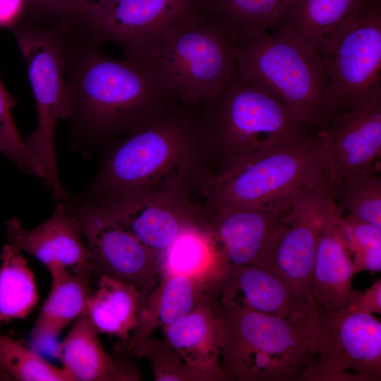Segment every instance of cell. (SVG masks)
I'll list each match as a JSON object with an SVG mask.
<instances>
[{
    "label": "cell",
    "instance_id": "obj_1",
    "mask_svg": "<svg viewBox=\"0 0 381 381\" xmlns=\"http://www.w3.org/2000/svg\"><path fill=\"white\" fill-rule=\"evenodd\" d=\"M69 23L63 48L68 116L75 147H96L155 122L181 102L140 64L105 55Z\"/></svg>",
    "mask_w": 381,
    "mask_h": 381
},
{
    "label": "cell",
    "instance_id": "obj_2",
    "mask_svg": "<svg viewBox=\"0 0 381 381\" xmlns=\"http://www.w3.org/2000/svg\"><path fill=\"white\" fill-rule=\"evenodd\" d=\"M101 147L99 173L82 198L177 193L193 198L212 176L199 107L180 102L150 125Z\"/></svg>",
    "mask_w": 381,
    "mask_h": 381
},
{
    "label": "cell",
    "instance_id": "obj_3",
    "mask_svg": "<svg viewBox=\"0 0 381 381\" xmlns=\"http://www.w3.org/2000/svg\"><path fill=\"white\" fill-rule=\"evenodd\" d=\"M184 104L198 107L237 72L236 47L203 3L123 51Z\"/></svg>",
    "mask_w": 381,
    "mask_h": 381
},
{
    "label": "cell",
    "instance_id": "obj_4",
    "mask_svg": "<svg viewBox=\"0 0 381 381\" xmlns=\"http://www.w3.org/2000/svg\"><path fill=\"white\" fill-rule=\"evenodd\" d=\"M198 107L213 176L307 139L320 130L237 72L214 97Z\"/></svg>",
    "mask_w": 381,
    "mask_h": 381
},
{
    "label": "cell",
    "instance_id": "obj_5",
    "mask_svg": "<svg viewBox=\"0 0 381 381\" xmlns=\"http://www.w3.org/2000/svg\"><path fill=\"white\" fill-rule=\"evenodd\" d=\"M205 297L219 326L222 381H301L315 353L313 318H282Z\"/></svg>",
    "mask_w": 381,
    "mask_h": 381
},
{
    "label": "cell",
    "instance_id": "obj_6",
    "mask_svg": "<svg viewBox=\"0 0 381 381\" xmlns=\"http://www.w3.org/2000/svg\"><path fill=\"white\" fill-rule=\"evenodd\" d=\"M237 73L270 92L303 121L325 128L332 111L318 52L289 29L276 26L236 48Z\"/></svg>",
    "mask_w": 381,
    "mask_h": 381
},
{
    "label": "cell",
    "instance_id": "obj_7",
    "mask_svg": "<svg viewBox=\"0 0 381 381\" xmlns=\"http://www.w3.org/2000/svg\"><path fill=\"white\" fill-rule=\"evenodd\" d=\"M321 130L307 139L212 176L202 188V205L246 209L289 207L304 188L327 171Z\"/></svg>",
    "mask_w": 381,
    "mask_h": 381
},
{
    "label": "cell",
    "instance_id": "obj_8",
    "mask_svg": "<svg viewBox=\"0 0 381 381\" xmlns=\"http://www.w3.org/2000/svg\"><path fill=\"white\" fill-rule=\"evenodd\" d=\"M68 24L27 22L11 30L26 63L37 107V126L25 143L43 166L44 184L56 202L68 197L58 172L54 141L58 120L68 116L63 58Z\"/></svg>",
    "mask_w": 381,
    "mask_h": 381
},
{
    "label": "cell",
    "instance_id": "obj_9",
    "mask_svg": "<svg viewBox=\"0 0 381 381\" xmlns=\"http://www.w3.org/2000/svg\"><path fill=\"white\" fill-rule=\"evenodd\" d=\"M314 358L301 381H380L381 323L346 306H314Z\"/></svg>",
    "mask_w": 381,
    "mask_h": 381
},
{
    "label": "cell",
    "instance_id": "obj_10",
    "mask_svg": "<svg viewBox=\"0 0 381 381\" xmlns=\"http://www.w3.org/2000/svg\"><path fill=\"white\" fill-rule=\"evenodd\" d=\"M318 54L328 80L332 118L381 97V0H370Z\"/></svg>",
    "mask_w": 381,
    "mask_h": 381
},
{
    "label": "cell",
    "instance_id": "obj_11",
    "mask_svg": "<svg viewBox=\"0 0 381 381\" xmlns=\"http://www.w3.org/2000/svg\"><path fill=\"white\" fill-rule=\"evenodd\" d=\"M78 219L90 251L94 274L105 275L149 293L162 276V256L143 244L92 202L66 200Z\"/></svg>",
    "mask_w": 381,
    "mask_h": 381
},
{
    "label": "cell",
    "instance_id": "obj_12",
    "mask_svg": "<svg viewBox=\"0 0 381 381\" xmlns=\"http://www.w3.org/2000/svg\"><path fill=\"white\" fill-rule=\"evenodd\" d=\"M101 207L143 244L162 255L186 230L202 226V206L177 193H123L83 198Z\"/></svg>",
    "mask_w": 381,
    "mask_h": 381
},
{
    "label": "cell",
    "instance_id": "obj_13",
    "mask_svg": "<svg viewBox=\"0 0 381 381\" xmlns=\"http://www.w3.org/2000/svg\"><path fill=\"white\" fill-rule=\"evenodd\" d=\"M333 199L326 171L304 188L291 205L286 226L268 265L313 305L310 296L313 269L320 234Z\"/></svg>",
    "mask_w": 381,
    "mask_h": 381
},
{
    "label": "cell",
    "instance_id": "obj_14",
    "mask_svg": "<svg viewBox=\"0 0 381 381\" xmlns=\"http://www.w3.org/2000/svg\"><path fill=\"white\" fill-rule=\"evenodd\" d=\"M201 205L203 225L216 240L224 270L269 265L286 226L291 205L280 209Z\"/></svg>",
    "mask_w": 381,
    "mask_h": 381
},
{
    "label": "cell",
    "instance_id": "obj_15",
    "mask_svg": "<svg viewBox=\"0 0 381 381\" xmlns=\"http://www.w3.org/2000/svg\"><path fill=\"white\" fill-rule=\"evenodd\" d=\"M212 298L224 304L286 318H313L314 306L266 265L226 269L207 284Z\"/></svg>",
    "mask_w": 381,
    "mask_h": 381
},
{
    "label": "cell",
    "instance_id": "obj_16",
    "mask_svg": "<svg viewBox=\"0 0 381 381\" xmlns=\"http://www.w3.org/2000/svg\"><path fill=\"white\" fill-rule=\"evenodd\" d=\"M321 131L332 182L380 169L381 97L334 115Z\"/></svg>",
    "mask_w": 381,
    "mask_h": 381
},
{
    "label": "cell",
    "instance_id": "obj_17",
    "mask_svg": "<svg viewBox=\"0 0 381 381\" xmlns=\"http://www.w3.org/2000/svg\"><path fill=\"white\" fill-rule=\"evenodd\" d=\"M202 2V0H120L99 17L78 25L96 43L114 42L121 45L125 51L190 13Z\"/></svg>",
    "mask_w": 381,
    "mask_h": 381
},
{
    "label": "cell",
    "instance_id": "obj_18",
    "mask_svg": "<svg viewBox=\"0 0 381 381\" xmlns=\"http://www.w3.org/2000/svg\"><path fill=\"white\" fill-rule=\"evenodd\" d=\"M6 231L12 248L32 255L47 267L92 268L80 225L64 201L57 202L52 214L37 227L25 229L14 217L6 223Z\"/></svg>",
    "mask_w": 381,
    "mask_h": 381
},
{
    "label": "cell",
    "instance_id": "obj_19",
    "mask_svg": "<svg viewBox=\"0 0 381 381\" xmlns=\"http://www.w3.org/2000/svg\"><path fill=\"white\" fill-rule=\"evenodd\" d=\"M341 218V213L332 199L325 217L315 256L310 284L314 306H346L355 292L352 279L356 273Z\"/></svg>",
    "mask_w": 381,
    "mask_h": 381
},
{
    "label": "cell",
    "instance_id": "obj_20",
    "mask_svg": "<svg viewBox=\"0 0 381 381\" xmlns=\"http://www.w3.org/2000/svg\"><path fill=\"white\" fill-rule=\"evenodd\" d=\"M85 313L73 322L56 349V356L73 381H140L138 370L113 358L104 349Z\"/></svg>",
    "mask_w": 381,
    "mask_h": 381
},
{
    "label": "cell",
    "instance_id": "obj_21",
    "mask_svg": "<svg viewBox=\"0 0 381 381\" xmlns=\"http://www.w3.org/2000/svg\"><path fill=\"white\" fill-rule=\"evenodd\" d=\"M369 1L284 0L276 26L287 28L318 52L342 34Z\"/></svg>",
    "mask_w": 381,
    "mask_h": 381
},
{
    "label": "cell",
    "instance_id": "obj_22",
    "mask_svg": "<svg viewBox=\"0 0 381 381\" xmlns=\"http://www.w3.org/2000/svg\"><path fill=\"white\" fill-rule=\"evenodd\" d=\"M52 289L30 334L35 346L53 343L63 329L85 313L94 275L91 267H47Z\"/></svg>",
    "mask_w": 381,
    "mask_h": 381
},
{
    "label": "cell",
    "instance_id": "obj_23",
    "mask_svg": "<svg viewBox=\"0 0 381 381\" xmlns=\"http://www.w3.org/2000/svg\"><path fill=\"white\" fill-rule=\"evenodd\" d=\"M209 282L179 274H162L157 285L143 295L137 326L123 344L152 336L190 312L200 301Z\"/></svg>",
    "mask_w": 381,
    "mask_h": 381
},
{
    "label": "cell",
    "instance_id": "obj_24",
    "mask_svg": "<svg viewBox=\"0 0 381 381\" xmlns=\"http://www.w3.org/2000/svg\"><path fill=\"white\" fill-rule=\"evenodd\" d=\"M162 330L164 339L186 363L204 373L211 381H222L219 326L205 293L190 312Z\"/></svg>",
    "mask_w": 381,
    "mask_h": 381
},
{
    "label": "cell",
    "instance_id": "obj_25",
    "mask_svg": "<svg viewBox=\"0 0 381 381\" xmlns=\"http://www.w3.org/2000/svg\"><path fill=\"white\" fill-rule=\"evenodd\" d=\"M87 298L85 314L98 332L128 339L137 326L143 295L133 285L105 276Z\"/></svg>",
    "mask_w": 381,
    "mask_h": 381
},
{
    "label": "cell",
    "instance_id": "obj_26",
    "mask_svg": "<svg viewBox=\"0 0 381 381\" xmlns=\"http://www.w3.org/2000/svg\"><path fill=\"white\" fill-rule=\"evenodd\" d=\"M224 270L216 240L204 226L183 231L162 255V274L210 282Z\"/></svg>",
    "mask_w": 381,
    "mask_h": 381
},
{
    "label": "cell",
    "instance_id": "obj_27",
    "mask_svg": "<svg viewBox=\"0 0 381 381\" xmlns=\"http://www.w3.org/2000/svg\"><path fill=\"white\" fill-rule=\"evenodd\" d=\"M284 0H209L206 9L216 18L236 48L273 29Z\"/></svg>",
    "mask_w": 381,
    "mask_h": 381
},
{
    "label": "cell",
    "instance_id": "obj_28",
    "mask_svg": "<svg viewBox=\"0 0 381 381\" xmlns=\"http://www.w3.org/2000/svg\"><path fill=\"white\" fill-rule=\"evenodd\" d=\"M8 243L0 254V325L25 318L39 299L35 275L26 259Z\"/></svg>",
    "mask_w": 381,
    "mask_h": 381
},
{
    "label": "cell",
    "instance_id": "obj_29",
    "mask_svg": "<svg viewBox=\"0 0 381 381\" xmlns=\"http://www.w3.org/2000/svg\"><path fill=\"white\" fill-rule=\"evenodd\" d=\"M332 188L334 203L342 214L381 228L380 169L342 177L332 182Z\"/></svg>",
    "mask_w": 381,
    "mask_h": 381
},
{
    "label": "cell",
    "instance_id": "obj_30",
    "mask_svg": "<svg viewBox=\"0 0 381 381\" xmlns=\"http://www.w3.org/2000/svg\"><path fill=\"white\" fill-rule=\"evenodd\" d=\"M0 380L73 381L64 368L49 363L21 341L1 332Z\"/></svg>",
    "mask_w": 381,
    "mask_h": 381
},
{
    "label": "cell",
    "instance_id": "obj_31",
    "mask_svg": "<svg viewBox=\"0 0 381 381\" xmlns=\"http://www.w3.org/2000/svg\"><path fill=\"white\" fill-rule=\"evenodd\" d=\"M123 344L134 357L150 363L155 381H211L204 373L186 363L164 339L150 336Z\"/></svg>",
    "mask_w": 381,
    "mask_h": 381
},
{
    "label": "cell",
    "instance_id": "obj_32",
    "mask_svg": "<svg viewBox=\"0 0 381 381\" xmlns=\"http://www.w3.org/2000/svg\"><path fill=\"white\" fill-rule=\"evenodd\" d=\"M17 99L6 90L0 77V153L25 174L44 179L43 166L21 138L11 115Z\"/></svg>",
    "mask_w": 381,
    "mask_h": 381
},
{
    "label": "cell",
    "instance_id": "obj_33",
    "mask_svg": "<svg viewBox=\"0 0 381 381\" xmlns=\"http://www.w3.org/2000/svg\"><path fill=\"white\" fill-rule=\"evenodd\" d=\"M341 226L355 273L381 270V228L341 214Z\"/></svg>",
    "mask_w": 381,
    "mask_h": 381
},
{
    "label": "cell",
    "instance_id": "obj_34",
    "mask_svg": "<svg viewBox=\"0 0 381 381\" xmlns=\"http://www.w3.org/2000/svg\"><path fill=\"white\" fill-rule=\"evenodd\" d=\"M31 22L60 25L75 22L78 14V0H28Z\"/></svg>",
    "mask_w": 381,
    "mask_h": 381
},
{
    "label": "cell",
    "instance_id": "obj_35",
    "mask_svg": "<svg viewBox=\"0 0 381 381\" xmlns=\"http://www.w3.org/2000/svg\"><path fill=\"white\" fill-rule=\"evenodd\" d=\"M31 8L28 0H0V30L11 31L30 21Z\"/></svg>",
    "mask_w": 381,
    "mask_h": 381
},
{
    "label": "cell",
    "instance_id": "obj_36",
    "mask_svg": "<svg viewBox=\"0 0 381 381\" xmlns=\"http://www.w3.org/2000/svg\"><path fill=\"white\" fill-rule=\"evenodd\" d=\"M350 310L368 314L381 313V280L379 279L372 286L362 292L355 291L347 306Z\"/></svg>",
    "mask_w": 381,
    "mask_h": 381
},
{
    "label": "cell",
    "instance_id": "obj_37",
    "mask_svg": "<svg viewBox=\"0 0 381 381\" xmlns=\"http://www.w3.org/2000/svg\"><path fill=\"white\" fill-rule=\"evenodd\" d=\"M120 0H78V14L76 23L90 21L102 15Z\"/></svg>",
    "mask_w": 381,
    "mask_h": 381
}]
</instances>
